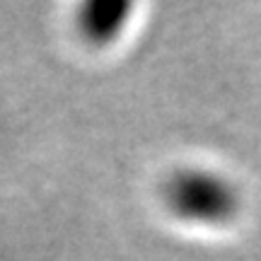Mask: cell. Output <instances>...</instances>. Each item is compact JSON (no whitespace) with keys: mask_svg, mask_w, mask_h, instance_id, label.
I'll return each instance as SVG.
<instances>
[{"mask_svg":"<svg viewBox=\"0 0 261 261\" xmlns=\"http://www.w3.org/2000/svg\"><path fill=\"white\" fill-rule=\"evenodd\" d=\"M133 3L128 0H90L77 10V29L94 46L112 44L128 27Z\"/></svg>","mask_w":261,"mask_h":261,"instance_id":"7a4b0ae2","label":"cell"},{"mask_svg":"<svg viewBox=\"0 0 261 261\" xmlns=\"http://www.w3.org/2000/svg\"><path fill=\"white\" fill-rule=\"evenodd\" d=\"M162 198L172 215L191 225H227L240 213V191L215 169L181 167L165 181Z\"/></svg>","mask_w":261,"mask_h":261,"instance_id":"6da1fadb","label":"cell"}]
</instances>
